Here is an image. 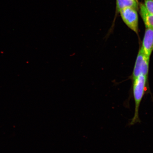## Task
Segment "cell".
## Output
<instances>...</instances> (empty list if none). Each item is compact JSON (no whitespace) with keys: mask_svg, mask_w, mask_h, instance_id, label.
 I'll list each match as a JSON object with an SVG mask.
<instances>
[{"mask_svg":"<svg viewBox=\"0 0 153 153\" xmlns=\"http://www.w3.org/2000/svg\"><path fill=\"white\" fill-rule=\"evenodd\" d=\"M148 76L141 74L133 80V92L135 102L134 114L130 122V125L140 123L139 115L140 107L141 101L146 91V84Z\"/></svg>","mask_w":153,"mask_h":153,"instance_id":"6da1fadb","label":"cell"},{"mask_svg":"<svg viewBox=\"0 0 153 153\" xmlns=\"http://www.w3.org/2000/svg\"><path fill=\"white\" fill-rule=\"evenodd\" d=\"M137 10L131 7H126L119 11L124 23L137 34L139 32V18Z\"/></svg>","mask_w":153,"mask_h":153,"instance_id":"7a4b0ae2","label":"cell"},{"mask_svg":"<svg viewBox=\"0 0 153 153\" xmlns=\"http://www.w3.org/2000/svg\"><path fill=\"white\" fill-rule=\"evenodd\" d=\"M150 60L145 56L141 48L139 51L134 67L133 79L141 74L148 76Z\"/></svg>","mask_w":153,"mask_h":153,"instance_id":"3957f363","label":"cell"},{"mask_svg":"<svg viewBox=\"0 0 153 153\" xmlns=\"http://www.w3.org/2000/svg\"><path fill=\"white\" fill-rule=\"evenodd\" d=\"M141 48L145 56L150 59L153 51V29L146 28Z\"/></svg>","mask_w":153,"mask_h":153,"instance_id":"277c9868","label":"cell"},{"mask_svg":"<svg viewBox=\"0 0 153 153\" xmlns=\"http://www.w3.org/2000/svg\"><path fill=\"white\" fill-rule=\"evenodd\" d=\"M139 9L140 14L144 22L145 27L153 29V15L147 11L142 3H140Z\"/></svg>","mask_w":153,"mask_h":153,"instance_id":"5b68a950","label":"cell"},{"mask_svg":"<svg viewBox=\"0 0 153 153\" xmlns=\"http://www.w3.org/2000/svg\"><path fill=\"white\" fill-rule=\"evenodd\" d=\"M126 7H131L138 10L139 1L137 0H116L117 12Z\"/></svg>","mask_w":153,"mask_h":153,"instance_id":"8992f818","label":"cell"},{"mask_svg":"<svg viewBox=\"0 0 153 153\" xmlns=\"http://www.w3.org/2000/svg\"><path fill=\"white\" fill-rule=\"evenodd\" d=\"M144 5L147 11L153 15V0H144Z\"/></svg>","mask_w":153,"mask_h":153,"instance_id":"52a82bcc","label":"cell"},{"mask_svg":"<svg viewBox=\"0 0 153 153\" xmlns=\"http://www.w3.org/2000/svg\"><path fill=\"white\" fill-rule=\"evenodd\" d=\"M137 1H138V0H137Z\"/></svg>","mask_w":153,"mask_h":153,"instance_id":"ba28073f","label":"cell"}]
</instances>
